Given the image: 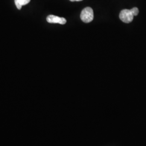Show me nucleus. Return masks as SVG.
Segmentation results:
<instances>
[{"label": "nucleus", "mask_w": 146, "mask_h": 146, "mask_svg": "<svg viewBox=\"0 0 146 146\" xmlns=\"http://www.w3.org/2000/svg\"><path fill=\"white\" fill-rule=\"evenodd\" d=\"M81 20L85 23H89L94 19V12L90 7H86L84 9L80 15Z\"/></svg>", "instance_id": "f257e3e1"}, {"label": "nucleus", "mask_w": 146, "mask_h": 146, "mask_svg": "<svg viewBox=\"0 0 146 146\" xmlns=\"http://www.w3.org/2000/svg\"><path fill=\"white\" fill-rule=\"evenodd\" d=\"M134 16L131 10L128 9L122 10L120 12L119 15L120 20L126 23H131L133 20Z\"/></svg>", "instance_id": "f03ea898"}, {"label": "nucleus", "mask_w": 146, "mask_h": 146, "mask_svg": "<svg viewBox=\"0 0 146 146\" xmlns=\"http://www.w3.org/2000/svg\"><path fill=\"white\" fill-rule=\"evenodd\" d=\"M47 21L50 23H59L61 25H64L67 22V20L64 18L60 17L53 15H50L47 16Z\"/></svg>", "instance_id": "7ed1b4c3"}, {"label": "nucleus", "mask_w": 146, "mask_h": 146, "mask_svg": "<svg viewBox=\"0 0 146 146\" xmlns=\"http://www.w3.org/2000/svg\"><path fill=\"white\" fill-rule=\"evenodd\" d=\"M31 0H15V3L17 9H21L23 5H26Z\"/></svg>", "instance_id": "20e7f679"}, {"label": "nucleus", "mask_w": 146, "mask_h": 146, "mask_svg": "<svg viewBox=\"0 0 146 146\" xmlns=\"http://www.w3.org/2000/svg\"><path fill=\"white\" fill-rule=\"evenodd\" d=\"M131 11L132 12L134 16H137L138 15L139 13V9L136 7H134L133 8H132L131 10Z\"/></svg>", "instance_id": "39448f33"}, {"label": "nucleus", "mask_w": 146, "mask_h": 146, "mask_svg": "<svg viewBox=\"0 0 146 146\" xmlns=\"http://www.w3.org/2000/svg\"><path fill=\"white\" fill-rule=\"evenodd\" d=\"M70 1L72 2H74V1H82V0H70Z\"/></svg>", "instance_id": "423d86ee"}]
</instances>
